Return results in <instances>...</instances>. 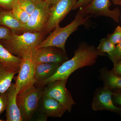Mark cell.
I'll use <instances>...</instances> for the list:
<instances>
[{"label":"cell","mask_w":121,"mask_h":121,"mask_svg":"<svg viewBox=\"0 0 121 121\" xmlns=\"http://www.w3.org/2000/svg\"><path fill=\"white\" fill-rule=\"evenodd\" d=\"M0 25L8 27L16 34L22 32L23 25L17 19L12 10L3 9L1 10L0 12Z\"/></svg>","instance_id":"17"},{"label":"cell","mask_w":121,"mask_h":121,"mask_svg":"<svg viewBox=\"0 0 121 121\" xmlns=\"http://www.w3.org/2000/svg\"><path fill=\"white\" fill-rule=\"evenodd\" d=\"M16 74V72L9 70L0 64V94L8 91Z\"/></svg>","instance_id":"18"},{"label":"cell","mask_w":121,"mask_h":121,"mask_svg":"<svg viewBox=\"0 0 121 121\" xmlns=\"http://www.w3.org/2000/svg\"><path fill=\"white\" fill-rule=\"evenodd\" d=\"M12 31L6 26L0 25V40H8L12 36Z\"/></svg>","instance_id":"24"},{"label":"cell","mask_w":121,"mask_h":121,"mask_svg":"<svg viewBox=\"0 0 121 121\" xmlns=\"http://www.w3.org/2000/svg\"><path fill=\"white\" fill-rule=\"evenodd\" d=\"M112 99L113 102L121 105V89L112 90Z\"/></svg>","instance_id":"27"},{"label":"cell","mask_w":121,"mask_h":121,"mask_svg":"<svg viewBox=\"0 0 121 121\" xmlns=\"http://www.w3.org/2000/svg\"><path fill=\"white\" fill-rule=\"evenodd\" d=\"M32 53L21 58L18 74L15 83L16 89L18 92L36 83L35 78V62Z\"/></svg>","instance_id":"8"},{"label":"cell","mask_w":121,"mask_h":121,"mask_svg":"<svg viewBox=\"0 0 121 121\" xmlns=\"http://www.w3.org/2000/svg\"><path fill=\"white\" fill-rule=\"evenodd\" d=\"M112 70L116 75L121 77V58L117 63L114 65Z\"/></svg>","instance_id":"29"},{"label":"cell","mask_w":121,"mask_h":121,"mask_svg":"<svg viewBox=\"0 0 121 121\" xmlns=\"http://www.w3.org/2000/svg\"><path fill=\"white\" fill-rule=\"evenodd\" d=\"M107 54L114 65L117 63L121 58V41L117 44L112 52Z\"/></svg>","instance_id":"22"},{"label":"cell","mask_w":121,"mask_h":121,"mask_svg":"<svg viewBox=\"0 0 121 121\" xmlns=\"http://www.w3.org/2000/svg\"><path fill=\"white\" fill-rule=\"evenodd\" d=\"M93 0H78L73 7L72 10H75L88 5Z\"/></svg>","instance_id":"28"},{"label":"cell","mask_w":121,"mask_h":121,"mask_svg":"<svg viewBox=\"0 0 121 121\" xmlns=\"http://www.w3.org/2000/svg\"><path fill=\"white\" fill-rule=\"evenodd\" d=\"M60 0H45V1L50 7L58 1Z\"/></svg>","instance_id":"30"},{"label":"cell","mask_w":121,"mask_h":121,"mask_svg":"<svg viewBox=\"0 0 121 121\" xmlns=\"http://www.w3.org/2000/svg\"><path fill=\"white\" fill-rule=\"evenodd\" d=\"M68 79L55 80L43 87V95L58 101L66 108L69 112L76 103L71 93L66 87Z\"/></svg>","instance_id":"5"},{"label":"cell","mask_w":121,"mask_h":121,"mask_svg":"<svg viewBox=\"0 0 121 121\" xmlns=\"http://www.w3.org/2000/svg\"><path fill=\"white\" fill-rule=\"evenodd\" d=\"M78 0H60L50 7L49 16L44 32H51L72 10Z\"/></svg>","instance_id":"9"},{"label":"cell","mask_w":121,"mask_h":121,"mask_svg":"<svg viewBox=\"0 0 121 121\" xmlns=\"http://www.w3.org/2000/svg\"><path fill=\"white\" fill-rule=\"evenodd\" d=\"M116 45L111 43L107 37L102 39L99 41V45L96 48L98 56L104 55L112 52L114 50Z\"/></svg>","instance_id":"19"},{"label":"cell","mask_w":121,"mask_h":121,"mask_svg":"<svg viewBox=\"0 0 121 121\" xmlns=\"http://www.w3.org/2000/svg\"><path fill=\"white\" fill-rule=\"evenodd\" d=\"M61 64L59 63H35V78L36 82L52 76Z\"/></svg>","instance_id":"15"},{"label":"cell","mask_w":121,"mask_h":121,"mask_svg":"<svg viewBox=\"0 0 121 121\" xmlns=\"http://www.w3.org/2000/svg\"><path fill=\"white\" fill-rule=\"evenodd\" d=\"M112 94V91L105 87H98L94 93L91 103L92 109L95 111H109L121 116V107L114 105Z\"/></svg>","instance_id":"10"},{"label":"cell","mask_w":121,"mask_h":121,"mask_svg":"<svg viewBox=\"0 0 121 121\" xmlns=\"http://www.w3.org/2000/svg\"><path fill=\"white\" fill-rule=\"evenodd\" d=\"M45 32H26L18 35L12 32V36L8 40H0L1 43L12 54L20 58L32 53L38 47Z\"/></svg>","instance_id":"2"},{"label":"cell","mask_w":121,"mask_h":121,"mask_svg":"<svg viewBox=\"0 0 121 121\" xmlns=\"http://www.w3.org/2000/svg\"><path fill=\"white\" fill-rule=\"evenodd\" d=\"M98 56L96 48L94 46L81 44L71 59L63 63L52 76L36 82L35 85L37 86L44 87L55 80L68 79L77 69L94 65L96 62Z\"/></svg>","instance_id":"1"},{"label":"cell","mask_w":121,"mask_h":121,"mask_svg":"<svg viewBox=\"0 0 121 121\" xmlns=\"http://www.w3.org/2000/svg\"><path fill=\"white\" fill-rule=\"evenodd\" d=\"M7 92V102L5 109L6 121H23L17 102V96L18 92L16 89L15 83H12Z\"/></svg>","instance_id":"13"},{"label":"cell","mask_w":121,"mask_h":121,"mask_svg":"<svg viewBox=\"0 0 121 121\" xmlns=\"http://www.w3.org/2000/svg\"><path fill=\"white\" fill-rule=\"evenodd\" d=\"M107 38L115 45L117 44L121 41V27L118 26L112 34H108Z\"/></svg>","instance_id":"23"},{"label":"cell","mask_w":121,"mask_h":121,"mask_svg":"<svg viewBox=\"0 0 121 121\" xmlns=\"http://www.w3.org/2000/svg\"><path fill=\"white\" fill-rule=\"evenodd\" d=\"M43 87L31 85L18 92L17 102L23 121L32 118L39 106L40 99L43 94Z\"/></svg>","instance_id":"4"},{"label":"cell","mask_w":121,"mask_h":121,"mask_svg":"<svg viewBox=\"0 0 121 121\" xmlns=\"http://www.w3.org/2000/svg\"><path fill=\"white\" fill-rule=\"evenodd\" d=\"M39 2L30 0H18L17 4L21 8L30 15L35 11Z\"/></svg>","instance_id":"21"},{"label":"cell","mask_w":121,"mask_h":121,"mask_svg":"<svg viewBox=\"0 0 121 121\" xmlns=\"http://www.w3.org/2000/svg\"><path fill=\"white\" fill-rule=\"evenodd\" d=\"M30 0L33 1H36V2H40L42 1H45V0Z\"/></svg>","instance_id":"31"},{"label":"cell","mask_w":121,"mask_h":121,"mask_svg":"<svg viewBox=\"0 0 121 121\" xmlns=\"http://www.w3.org/2000/svg\"><path fill=\"white\" fill-rule=\"evenodd\" d=\"M119 1V4H121V0H118Z\"/></svg>","instance_id":"32"},{"label":"cell","mask_w":121,"mask_h":121,"mask_svg":"<svg viewBox=\"0 0 121 121\" xmlns=\"http://www.w3.org/2000/svg\"><path fill=\"white\" fill-rule=\"evenodd\" d=\"M35 63H59L62 64L68 60L66 52L56 47L36 48L32 53Z\"/></svg>","instance_id":"11"},{"label":"cell","mask_w":121,"mask_h":121,"mask_svg":"<svg viewBox=\"0 0 121 121\" xmlns=\"http://www.w3.org/2000/svg\"><path fill=\"white\" fill-rule=\"evenodd\" d=\"M99 72V79L103 82V86L111 90L121 89V77L116 75L112 70H109L106 67L102 68Z\"/></svg>","instance_id":"16"},{"label":"cell","mask_w":121,"mask_h":121,"mask_svg":"<svg viewBox=\"0 0 121 121\" xmlns=\"http://www.w3.org/2000/svg\"><path fill=\"white\" fill-rule=\"evenodd\" d=\"M112 0L114 4L119 5L118 0ZM111 5L110 0H93L88 5L80 8L78 13L85 16L90 15L109 17L117 23H118L120 10L117 8L113 10H110V7Z\"/></svg>","instance_id":"6"},{"label":"cell","mask_w":121,"mask_h":121,"mask_svg":"<svg viewBox=\"0 0 121 121\" xmlns=\"http://www.w3.org/2000/svg\"><path fill=\"white\" fill-rule=\"evenodd\" d=\"M12 11L14 16L21 23L24 25L28 21L30 15L21 8L17 3L13 6Z\"/></svg>","instance_id":"20"},{"label":"cell","mask_w":121,"mask_h":121,"mask_svg":"<svg viewBox=\"0 0 121 121\" xmlns=\"http://www.w3.org/2000/svg\"><path fill=\"white\" fill-rule=\"evenodd\" d=\"M2 8H1V7H0V11H1V10H2Z\"/></svg>","instance_id":"33"},{"label":"cell","mask_w":121,"mask_h":121,"mask_svg":"<svg viewBox=\"0 0 121 121\" xmlns=\"http://www.w3.org/2000/svg\"><path fill=\"white\" fill-rule=\"evenodd\" d=\"M18 0H0V7L3 9L12 10Z\"/></svg>","instance_id":"25"},{"label":"cell","mask_w":121,"mask_h":121,"mask_svg":"<svg viewBox=\"0 0 121 121\" xmlns=\"http://www.w3.org/2000/svg\"><path fill=\"white\" fill-rule=\"evenodd\" d=\"M50 7L45 1L39 2L35 11L30 15L28 21L23 25L22 32H44Z\"/></svg>","instance_id":"7"},{"label":"cell","mask_w":121,"mask_h":121,"mask_svg":"<svg viewBox=\"0 0 121 121\" xmlns=\"http://www.w3.org/2000/svg\"><path fill=\"white\" fill-rule=\"evenodd\" d=\"M91 16H85L77 13L75 19L71 23L64 27H61L59 25L56 26L46 39L41 41L37 48L56 47L66 52L65 43L68 37L79 26H86Z\"/></svg>","instance_id":"3"},{"label":"cell","mask_w":121,"mask_h":121,"mask_svg":"<svg viewBox=\"0 0 121 121\" xmlns=\"http://www.w3.org/2000/svg\"><path fill=\"white\" fill-rule=\"evenodd\" d=\"M37 109L48 117H60L67 111L60 103L44 95L40 99Z\"/></svg>","instance_id":"12"},{"label":"cell","mask_w":121,"mask_h":121,"mask_svg":"<svg viewBox=\"0 0 121 121\" xmlns=\"http://www.w3.org/2000/svg\"><path fill=\"white\" fill-rule=\"evenodd\" d=\"M7 102V92L0 94V115L6 109Z\"/></svg>","instance_id":"26"},{"label":"cell","mask_w":121,"mask_h":121,"mask_svg":"<svg viewBox=\"0 0 121 121\" xmlns=\"http://www.w3.org/2000/svg\"><path fill=\"white\" fill-rule=\"evenodd\" d=\"M22 58L9 52L0 41V64L10 71L17 73Z\"/></svg>","instance_id":"14"}]
</instances>
